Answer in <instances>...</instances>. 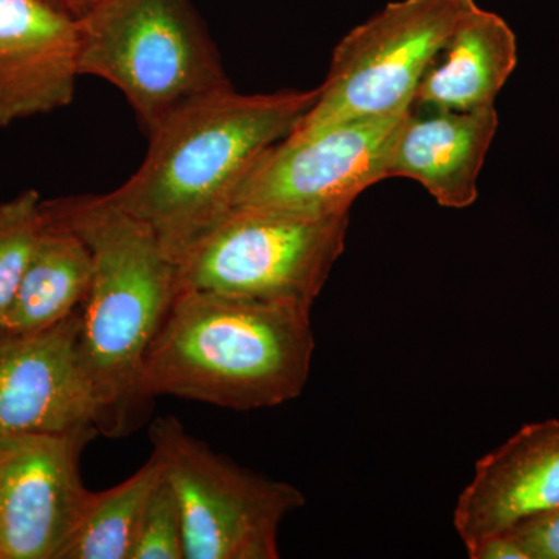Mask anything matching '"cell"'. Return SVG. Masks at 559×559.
Here are the masks:
<instances>
[{"instance_id": "4", "label": "cell", "mask_w": 559, "mask_h": 559, "mask_svg": "<svg viewBox=\"0 0 559 559\" xmlns=\"http://www.w3.org/2000/svg\"><path fill=\"white\" fill-rule=\"evenodd\" d=\"M80 75L108 81L146 132L194 98L231 86L191 0H102L79 21Z\"/></svg>"}, {"instance_id": "18", "label": "cell", "mask_w": 559, "mask_h": 559, "mask_svg": "<svg viewBox=\"0 0 559 559\" xmlns=\"http://www.w3.org/2000/svg\"><path fill=\"white\" fill-rule=\"evenodd\" d=\"M130 559H186L178 500L164 471L140 518Z\"/></svg>"}, {"instance_id": "5", "label": "cell", "mask_w": 559, "mask_h": 559, "mask_svg": "<svg viewBox=\"0 0 559 559\" xmlns=\"http://www.w3.org/2000/svg\"><path fill=\"white\" fill-rule=\"evenodd\" d=\"M349 213L230 209L176 259V294L312 308L345 249Z\"/></svg>"}, {"instance_id": "6", "label": "cell", "mask_w": 559, "mask_h": 559, "mask_svg": "<svg viewBox=\"0 0 559 559\" xmlns=\"http://www.w3.org/2000/svg\"><path fill=\"white\" fill-rule=\"evenodd\" d=\"M476 5L474 0H399L353 28L334 47L318 100L288 139L412 108L423 76Z\"/></svg>"}, {"instance_id": "11", "label": "cell", "mask_w": 559, "mask_h": 559, "mask_svg": "<svg viewBox=\"0 0 559 559\" xmlns=\"http://www.w3.org/2000/svg\"><path fill=\"white\" fill-rule=\"evenodd\" d=\"M79 21L43 0H0V128L75 97Z\"/></svg>"}, {"instance_id": "10", "label": "cell", "mask_w": 559, "mask_h": 559, "mask_svg": "<svg viewBox=\"0 0 559 559\" xmlns=\"http://www.w3.org/2000/svg\"><path fill=\"white\" fill-rule=\"evenodd\" d=\"M80 323L81 308L35 333L0 330V441L97 429V407L80 360Z\"/></svg>"}, {"instance_id": "17", "label": "cell", "mask_w": 559, "mask_h": 559, "mask_svg": "<svg viewBox=\"0 0 559 559\" xmlns=\"http://www.w3.org/2000/svg\"><path fill=\"white\" fill-rule=\"evenodd\" d=\"M43 198L36 190L0 202V325L44 229Z\"/></svg>"}, {"instance_id": "12", "label": "cell", "mask_w": 559, "mask_h": 559, "mask_svg": "<svg viewBox=\"0 0 559 559\" xmlns=\"http://www.w3.org/2000/svg\"><path fill=\"white\" fill-rule=\"evenodd\" d=\"M559 507V419L524 426L476 465L454 525L466 550Z\"/></svg>"}, {"instance_id": "3", "label": "cell", "mask_w": 559, "mask_h": 559, "mask_svg": "<svg viewBox=\"0 0 559 559\" xmlns=\"http://www.w3.org/2000/svg\"><path fill=\"white\" fill-rule=\"evenodd\" d=\"M311 308L180 290L151 342L140 392L231 411L296 400L310 378Z\"/></svg>"}, {"instance_id": "16", "label": "cell", "mask_w": 559, "mask_h": 559, "mask_svg": "<svg viewBox=\"0 0 559 559\" xmlns=\"http://www.w3.org/2000/svg\"><path fill=\"white\" fill-rule=\"evenodd\" d=\"M160 474L159 460L151 454L130 479L106 491H92L60 559H130L140 518Z\"/></svg>"}, {"instance_id": "15", "label": "cell", "mask_w": 559, "mask_h": 559, "mask_svg": "<svg viewBox=\"0 0 559 559\" xmlns=\"http://www.w3.org/2000/svg\"><path fill=\"white\" fill-rule=\"evenodd\" d=\"M92 274L94 261L86 242L75 231L44 219L31 263L0 330L35 333L70 318L83 307Z\"/></svg>"}, {"instance_id": "1", "label": "cell", "mask_w": 559, "mask_h": 559, "mask_svg": "<svg viewBox=\"0 0 559 559\" xmlns=\"http://www.w3.org/2000/svg\"><path fill=\"white\" fill-rule=\"evenodd\" d=\"M318 97L319 87L248 95L229 86L194 98L146 132L139 170L106 197L146 224L175 263L229 212L241 176L289 138Z\"/></svg>"}, {"instance_id": "13", "label": "cell", "mask_w": 559, "mask_h": 559, "mask_svg": "<svg viewBox=\"0 0 559 559\" xmlns=\"http://www.w3.org/2000/svg\"><path fill=\"white\" fill-rule=\"evenodd\" d=\"M414 112L401 121L390 148L385 179L417 180L437 204L466 209L499 127L496 106L473 110Z\"/></svg>"}, {"instance_id": "8", "label": "cell", "mask_w": 559, "mask_h": 559, "mask_svg": "<svg viewBox=\"0 0 559 559\" xmlns=\"http://www.w3.org/2000/svg\"><path fill=\"white\" fill-rule=\"evenodd\" d=\"M409 110L345 121L311 138L275 143L238 180L229 210L349 213L359 194L385 179L393 139Z\"/></svg>"}, {"instance_id": "7", "label": "cell", "mask_w": 559, "mask_h": 559, "mask_svg": "<svg viewBox=\"0 0 559 559\" xmlns=\"http://www.w3.org/2000/svg\"><path fill=\"white\" fill-rule=\"evenodd\" d=\"M151 447L178 500L186 559H277L278 528L304 495L235 465L178 418H157Z\"/></svg>"}, {"instance_id": "19", "label": "cell", "mask_w": 559, "mask_h": 559, "mask_svg": "<svg viewBox=\"0 0 559 559\" xmlns=\"http://www.w3.org/2000/svg\"><path fill=\"white\" fill-rule=\"evenodd\" d=\"M525 559H559V507L507 530Z\"/></svg>"}, {"instance_id": "9", "label": "cell", "mask_w": 559, "mask_h": 559, "mask_svg": "<svg viewBox=\"0 0 559 559\" xmlns=\"http://www.w3.org/2000/svg\"><path fill=\"white\" fill-rule=\"evenodd\" d=\"M95 428L0 441V559H60L86 510L80 459Z\"/></svg>"}, {"instance_id": "2", "label": "cell", "mask_w": 559, "mask_h": 559, "mask_svg": "<svg viewBox=\"0 0 559 559\" xmlns=\"http://www.w3.org/2000/svg\"><path fill=\"white\" fill-rule=\"evenodd\" d=\"M44 219L86 242L94 274L81 307L79 353L98 433L121 437L148 403L143 364L176 297V267L156 235L106 194L43 201Z\"/></svg>"}, {"instance_id": "14", "label": "cell", "mask_w": 559, "mask_h": 559, "mask_svg": "<svg viewBox=\"0 0 559 559\" xmlns=\"http://www.w3.org/2000/svg\"><path fill=\"white\" fill-rule=\"evenodd\" d=\"M516 64V36L510 25L499 14L476 5L423 76L414 106L429 110L495 106Z\"/></svg>"}, {"instance_id": "20", "label": "cell", "mask_w": 559, "mask_h": 559, "mask_svg": "<svg viewBox=\"0 0 559 559\" xmlns=\"http://www.w3.org/2000/svg\"><path fill=\"white\" fill-rule=\"evenodd\" d=\"M47 5L51 7L72 20L80 21L86 16L90 11L94 10L102 0H43Z\"/></svg>"}]
</instances>
